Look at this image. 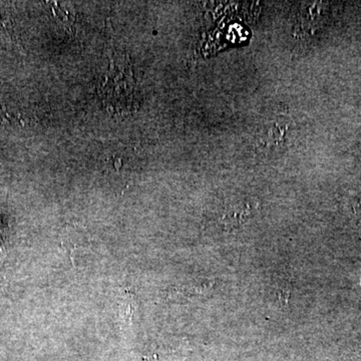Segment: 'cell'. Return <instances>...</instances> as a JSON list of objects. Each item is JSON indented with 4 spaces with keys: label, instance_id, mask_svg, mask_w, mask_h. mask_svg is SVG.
<instances>
[{
    "label": "cell",
    "instance_id": "1",
    "mask_svg": "<svg viewBox=\"0 0 361 361\" xmlns=\"http://www.w3.org/2000/svg\"><path fill=\"white\" fill-rule=\"evenodd\" d=\"M103 85L104 99L113 110L129 111L135 108V80L127 71L111 68Z\"/></svg>",
    "mask_w": 361,
    "mask_h": 361
},
{
    "label": "cell",
    "instance_id": "2",
    "mask_svg": "<svg viewBox=\"0 0 361 361\" xmlns=\"http://www.w3.org/2000/svg\"><path fill=\"white\" fill-rule=\"evenodd\" d=\"M290 130V122L285 118H273L263 126L260 130L261 142L267 147H279L286 142L288 132Z\"/></svg>",
    "mask_w": 361,
    "mask_h": 361
},
{
    "label": "cell",
    "instance_id": "3",
    "mask_svg": "<svg viewBox=\"0 0 361 361\" xmlns=\"http://www.w3.org/2000/svg\"><path fill=\"white\" fill-rule=\"evenodd\" d=\"M353 210H355V213L358 221L361 222V196L357 197L355 204H353Z\"/></svg>",
    "mask_w": 361,
    "mask_h": 361
}]
</instances>
